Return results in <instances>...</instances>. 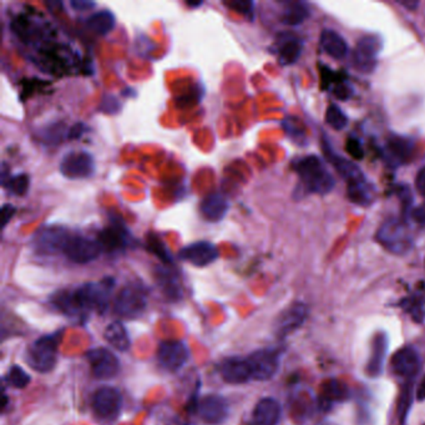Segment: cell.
I'll return each instance as SVG.
<instances>
[{
	"label": "cell",
	"mask_w": 425,
	"mask_h": 425,
	"mask_svg": "<svg viewBox=\"0 0 425 425\" xmlns=\"http://www.w3.org/2000/svg\"><path fill=\"white\" fill-rule=\"evenodd\" d=\"M392 369L399 377L412 379L420 371L419 354L412 347H403L392 358Z\"/></svg>",
	"instance_id": "cell-17"
},
{
	"label": "cell",
	"mask_w": 425,
	"mask_h": 425,
	"mask_svg": "<svg viewBox=\"0 0 425 425\" xmlns=\"http://www.w3.org/2000/svg\"><path fill=\"white\" fill-rule=\"evenodd\" d=\"M40 141L47 145L55 146L61 144L69 135V128L64 122H51L40 130Z\"/></svg>",
	"instance_id": "cell-29"
},
{
	"label": "cell",
	"mask_w": 425,
	"mask_h": 425,
	"mask_svg": "<svg viewBox=\"0 0 425 425\" xmlns=\"http://www.w3.org/2000/svg\"><path fill=\"white\" fill-rule=\"evenodd\" d=\"M382 49V39L376 35L362 38L357 44V48L353 54L354 65L360 72H372L376 67L377 56Z\"/></svg>",
	"instance_id": "cell-14"
},
{
	"label": "cell",
	"mask_w": 425,
	"mask_h": 425,
	"mask_svg": "<svg viewBox=\"0 0 425 425\" xmlns=\"http://www.w3.org/2000/svg\"><path fill=\"white\" fill-rule=\"evenodd\" d=\"M219 249L208 241H197L185 246L178 257L185 262L194 265V267H206L219 258Z\"/></svg>",
	"instance_id": "cell-13"
},
{
	"label": "cell",
	"mask_w": 425,
	"mask_h": 425,
	"mask_svg": "<svg viewBox=\"0 0 425 425\" xmlns=\"http://www.w3.org/2000/svg\"><path fill=\"white\" fill-rule=\"evenodd\" d=\"M334 95L340 100H347L352 95V89L346 84H340L334 88Z\"/></svg>",
	"instance_id": "cell-45"
},
{
	"label": "cell",
	"mask_w": 425,
	"mask_h": 425,
	"mask_svg": "<svg viewBox=\"0 0 425 425\" xmlns=\"http://www.w3.org/2000/svg\"><path fill=\"white\" fill-rule=\"evenodd\" d=\"M294 170L301 177L306 190L315 194H326L334 188V178L326 170L322 161L317 156H306L294 165Z\"/></svg>",
	"instance_id": "cell-2"
},
{
	"label": "cell",
	"mask_w": 425,
	"mask_h": 425,
	"mask_svg": "<svg viewBox=\"0 0 425 425\" xmlns=\"http://www.w3.org/2000/svg\"><path fill=\"white\" fill-rule=\"evenodd\" d=\"M146 242H147L149 251L152 252L153 255L158 256L161 261L165 262V263H170L172 261L171 260L170 252H169V249L166 247V244L155 233H149Z\"/></svg>",
	"instance_id": "cell-35"
},
{
	"label": "cell",
	"mask_w": 425,
	"mask_h": 425,
	"mask_svg": "<svg viewBox=\"0 0 425 425\" xmlns=\"http://www.w3.org/2000/svg\"><path fill=\"white\" fill-rule=\"evenodd\" d=\"M70 233L72 232L62 226H43L34 233L31 246L39 255H55L62 252Z\"/></svg>",
	"instance_id": "cell-4"
},
{
	"label": "cell",
	"mask_w": 425,
	"mask_h": 425,
	"mask_svg": "<svg viewBox=\"0 0 425 425\" xmlns=\"http://www.w3.org/2000/svg\"><path fill=\"white\" fill-rule=\"evenodd\" d=\"M6 381L14 388L22 389L25 388L29 384L31 377L26 374L24 369H22L18 365H12L6 374Z\"/></svg>",
	"instance_id": "cell-37"
},
{
	"label": "cell",
	"mask_w": 425,
	"mask_h": 425,
	"mask_svg": "<svg viewBox=\"0 0 425 425\" xmlns=\"http://www.w3.org/2000/svg\"><path fill=\"white\" fill-rule=\"evenodd\" d=\"M70 6L73 8L74 10L85 12V10L92 9L94 6H97V3L89 1V0H72V1H70Z\"/></svg>",
	"instance_id": "cell-44"
},
{
	"label": "cell",
	"mask_w": 425,
	"mask_h": 425,
	"mask_svg": "<svg viewBox=\"0 0 425 425\" xmlns=\"http://www.w3.org/2000/svg\"><path fill=\"white\" fill-rule=\"evenodd\" d=\"M188 6H191V8H196V6H202V1H197V3H194V1H188Z\"/></svg>",
	"instance_id": "cell-50"
},
{
	"label": "cell",
	"mask_w": 425,
	"mask_h": 425,
	"mask_svg": "<svg viewBox=\"0 0 425 425\" xmlns=\"http://www.w3.org/2000/svg\"><path fill=\"white\" fill-rule=\"evenodd\" d=\"M103 337L111 346L120 352H126L131 346L128 331L124 327L122 322H117V321L111 323L106 327Z\"/></svg>",
	"instance_id": "cell-28"
},
{
	"label": "cell",
	"mask_w": 425,
	"mask_h": 425,
	"mask_svg": "<svg viewBox=\"0 0 425 425\" xmlns=\"http://www.w3.org/2000/svg\"><path fill=\"white\" fill-rule=\"evenodd\" d=\"M308 316V308L303 303H293L281 312L274 322V331L280 337H285L303 326Z\"/></svg>",
	"instance_id": "cell-16"
},
{
	"label": "cell",
	"mask_w": 425,
	"mask_h": 425,
	"mask_svg": "<svg viewBox=\"0 0 425 425\" xmlns=\"http://www.w3.org/2000/svg\"><path fill=\"white\" fill-rule=\"evenodd\" d=\"M156 278L158 285H161V288L169 297L178 298L181 296V287L177 280V276L174 272H171L169 268H158Z\"/></svg>",
	"instance_id": "cell-30"
},
{
	"label": "cell",
	"mask_w": 425,
	"mask_h": 425,
	"mask_svg": "<svg viewBox=\"0 0 425 425\" xmlns=\"http://www.w3.org/2000/svg\"><path fill=\"white\" fill-rule=\"evenodd\" d=\"M219 373L222 379L230 384H244L252 379L247 358L231 357L225 359L219 365Z\"/></svg>",
	"instance_id": "cell-18"
},
{
	"label": "cell",
	"mask_w": 425,
	"mask_h": 425,
	"mask_svg": "<svg viewBox=\"0 0 425 425\" xmlns=\"http://www.w3.org/2000/svg\"><path fill=\"white\" fill-rule=\"evenodd\" d=\"M417 397H418V399L419 401H423L425 399V378L420 383L419 388L417 390Z\"/></svg>",
	"instance_id": "cell-49"
},
{
	"label": "cell",
	"mask_w": 425,
	"mask_h": 425,
	"mask_svg": "<svg viewBox=\"0 0 425 425\" xmlns=\"http://www.w3.org/2000/svg\"><path fill=\"white\" fill-rule=\"evenodd\" d=\"M29 185H31V178L23 172L14 176H9L6 183H3V188L9 190L10 194L23 196L28 192Z\"/></svg>",
	"instance_id": "cell-34"
},
{
	"label": "cell",
	"mask_w": 425,
	"mask_h": 425,
	"mask_svg": "<svg viewBox=\"0 0 425 425\" xmlns=\"http://www.w3.org/2000/svg\"><path fill=\"white\" fill-rule=\"evenodd\" d=\"M347 151L356 160H360L365 156V150L357 139H349L347 141Z\"/></svg>",
	"instance_id": "cell-41"
},
{
	"label": "cell",
	"mask_w": 425,
	"mask_h": 425,
	"mask_svg": "<svg viewBox=\"0 0 425 425\" xmlns=\"http://www.w3.org/2000/svg\"><path fill=\"white\" fill-rule=\"evenodd\" d=\"M329 158L335 170L338 171L340 176L346 178L347 183L356 181V180L365 177V175L359 170L358 166L353 164L352 161H348L346 158H340L338 155H333V153Z\"/></svg>",
	"instance_id": "cell-32"
},
{
	"label": "cell",
	"mask_w": 425,
	"mask_h": 425,
	"mask_svg": "<svg viewBox=\"0 0 425 425\" xmlns=\"http://www.w3.org/2000/svg\"><path fill=\"white\" fill-rule=\"evenodd\" d=\"M310 17V9L303 3H290L283 10L282 22L285 25L296 26L302 24L306 19Z\"/></svg>",
	"instance_id": "cell-31"
},
{
	"label": "cell",
	"mask_w": 425,
	"mask_h": 425,
	"mask_svg": "<svg viewBox=\"0 0 425 425\" xmlns=\"http://www.w3.org/2000/svg\"><path fill=\"white\" fill-rule=\"evenodd\" d=\"M321 47L331 58L340 60L348 53V44L337 31L324 29L321 33Z\"/></svg>",
	"instance_id": "cell-23"
},
{
	"label": "cell",
	"mask_w": 425,
	"mask_h": 425,
	"mask_svg": "<svg viewBox=\"0 0 425 425\" xmlns=\"http://www.w3.org/2000/svg\"><path fill=\"white\" fill-rule=\"evenodd\" d=\"M322 395L328 401H347L349 398V389L340 381L331 379L323 383Z\"/></svg>",
	"instance_id": "cell-33"
},
{
	"label": "cell",
	"mask_w": 425,
	"mask_h": 425,
	"mask_svg": "<svg viewBox=\"0 0 425 425\" xmlns=\"http://www.w3.org/2000/svg\"><path fill=\"white\" fill-rule=\"evenodd\" d=\"M199 417L206 424L217 425L225 422L228 415V404L224 397L210 394L196 404Z\"/></svg>",
	"instance_id": "cell-15"
},
{
	"label": "cell",
	"mask_w": 425,
	"mask_h": 425,
	"mask_svg": "<svg viewBox=\"0 0 425 425\" xmlns=\"http://www.w3.org/2000/svg\"><path fill=\"white\" fill-rule=\"evenodd\" d=\"M224 4L232 10L242 14L243 17L249 20H253L255 18V3L251 0H230L224 1Z\"/></svg>",
	"instance_id": "cell-38"
},
{
	"label": "cell",
	"mask_w": 425,
	"mask_h": 425,
	"mask_svg": "<svg viewBox=\"0 0 425 425\" xmlns=\"http://www.w3.org/2000/svg\"><path fill=\"white\" fill-rule=\"evenodd\" d=\"M115 23V15L108 9L92 12V15L86 19L88 28H90V31L97 33L99 35L109 34L110 31L114 29Z\"/></svg>",
	"instance_id": "cell-27"
},
{
	"label": "cell",
	"mask_w": 425,
	"mask_h": 425,
	"mask_svg": "<svg viewBox=\"0 0 425 425\" xmlns=\"http://www.w3.org/2000/svg\"><path fill=\"white\" fill-rule=\"evenodd\" d=\"M326 122L334 130H343L348 124V117L337 105H329L326 111Z\"/></svg>",
	"instance_id": "cell-36"
},
{
	"label": "cell",
	"mask_w": 425,
	"mask_h": 425,
	"mask_svg": "<svg viewBox=\"0 0 425 425\" xmlns=\"http://www.w3.org/2000/svg\"><path fill=\"white\" fill-rule=\"evenodd\" d=\"M377 240L383 247L395 255H404L412 249V236L407 226L401 221H389L379 228Z\"/></svg>",
	"instance_id": "cell-5"
},
{
	"label": "cell",
	"mask_w": 425,
	"mask_h": 425,
	"mask_svg": "<svg viewBox=\"0 0 425 425\" xmlns=\"http://www.w3.org/2000/svg\"><path fill=\"white\" fill-rule=\"evenodd\" d=\"M122 222L115 221L109 227H105L103 231L99 233L97 242L101 249L105 251H117L128 246V231L122 227Z\"/></svg>",
	"instance_id": "cell-20"
},
{
	"label": "cell",
	"mask_w": 425,
	"mask_h": 425,
	"mask_svg": "<svg viewBox=\"0 0 425 425\" xmlns=\"http://www.w3.org/2000/svg\"><path fill=\"white\" fill-rule=\"evenodd\" d=\"M413 149L412 141L395 136L392 140H389L388 145L385 147V158L387 161H390L397 166L410 158Z\"/></svg>",
	"instance_id": "cell-26"
},
{
	"label": "cell",
	"mask_w": 425,
	"mask_h": 425,
	"mask_svg": "<svg viewBox=\"0 0 425 425\" xmlns=\"http://www.w3.org/2000/svg\"><path fill=\"white\" fill-rule=\"evenodd\" d=\"M146 302V292L141 285H125L116 296L114 310L119 316L136 318L145 310Z\"/></svg>",
	"instance_id": "cell-8"
},
{
	"label": "cell",
	"mask_w": 425,
	"mask_h": 425,
	"mask_svg": "<svg viewBox=\"0 0 425 425\" xmlns=\"http://www.w3.org/2000/svg\"><path fill=\"white\" fill-rule=\"evenodd\" d=\"M60 174L70 180H83L92 177L95 172V161L92 153L83 150L67 152L59 165Z\"/></svg>",
	"instance_id": "cell-9"
},
{
	"label": "cell",
	"mask_w": 425,
	"mask_h": 425,
	"mask_svg": "<svg viewBox=\"0 0 425 425\" xmlns=\"http://www.w3.org/2000/svg\"><path fill=\"white\" fill-rule=\"evenodd\" d=\"M88 131H89V128H88L86 124H84V122H76V124H74L72 128H69L67 139L69 140H76V139L83 138Z\"/></svg>",
	"instance_id": "cell-42"
},
{
	"label": "cell",
	"mask_w": 425,
	"mask_h": 425,
	"mask_svg": "<svg viewBox=\"0 0 425 425\" xmlns=\"http://www.w3.org/2000/svg\"><path fill=\"white\" fill-rule=\"evenodd\" d=\"M388 349V340L385 334H378L372 346L371 358L368 360L367 372L371 377H378L383 371L384 359Z\"/></svg>",
	"instance_id": "cell-24"
},
{
	"label": "cell",
	"mask_w": 425,
	"mask_h": 425,
	"mask_svg": "<svg viewBox=\"0 0 425 425\" xmlns=\"http://www.w3.org/2000/svg\"><path fill=\"white\" fill-rule=\"evenodd\" d=\"M120 103L117 101L114 95H108L103 99V103H101V111L103 112H108V114H116L119 110H120Z\"/></svg>",
	"instance_id": "cell-40"
},
{
	"label": "cell",
	"mask_w": 425,
	"mask_h": 425,
	"mask_svg": "<svg viewBox=\"0 0 425 425\" xmlns=\"http://www.w3.org/2000/svg\"><path fill=\"white\" fill-rule=\"evenodd\" d=\"M282 415L280 403L274 398H262L256 404L255 410L252 414V419L255 425H277Z\"/></svg>",
	"instance_id": "cell-21"
},
{
	"label": "cell",
	"mask_w": 425,
	"mask_h": 425,
	"mask_svg": "<svg viewBox=\"0 0 425 425\" xmlns=\"http://www.w3.org/2000/svg\"><path fill=\"white\" fill-rule=\"evenodd\" d=\"M122 404L120 392L112 387H100L92 394V412L101 422H114L120 414Z\"/></svg>",
	"instance_id": "cell-7"
},
{
	"label": "cell",
	"mask_w": 425,
	"mask_h": 425,
	"mask_svg": "<svg viewBox=\"0 0 425 425\" xmlns=\"http://www.w3.org/2000/svg\"><path fill=\"white\" fill-rule=\"evenodd\" d=\"M86 359L90 365L92 374L97 379L106 381L116 377L120 369V363L115 354L106 348H94L86 352Z\"/></svg>",
	"instance_id": "cell-11"
},
{
	"label": "cell",
	"mask_w": 425,
	"mask_h": 425,
	"mask_svg": "<svg viewBox=\"0 0 425 425\" xmlns=\"http://www.w3.org/2000/svg\"><path fill=\"white\" fill-rule=\"evenodd\" d=\"M303 44L297 37L292 34H285L277 44L278 59L282 65H292L298 60L302 53Z\"/></svg>",
	"instance_id": "cell-22"
},
{
	"label": "cell",
	"mask_w": 425,
	"mask_h": 425,
	"mask_svg": "<svg viewBox=\"0 0 425 425\" xmlns=\"http://www.w3.org/2000/svg\"><path fill=\"white\" fill-rule=\"evenodd\" d=\"M398 4L406 6L409 10H415L417 6H419V3L414 1V0H403V1H398Z\"/></svg>",
	"instance_id": "cell-48"
},
{
	"label": "cell",
	"mask_w": 425,
	"mask_h": 425,
	"mask_svg": "<svg viewBox=\"0 0 425 425\" xmlns=\"http://www.w3.org/2000/svg\"><path fill=\"white\" fill-rule=\"evenodd\" d=\"M58 335H44L39 338L28 349V363L39 373L53 371L58 358Z\"/></svg>",
	"instance_id": "cell-3"
},
{
	"label": "cell",
	"mask_w": 425,
	"mask_h": 425,
	"mask_svg": "<svg viewBox=\"0 0 425 425\" xmlns=\"http://www.w3.org/2000/svg\"><path fill=\"white\" fill-rule=\"evenodd\" d=\"M101 247L95 240L80 235V233H70V236L64 244L62 252L69 261L85 265L89 262L95 261L101 253Z\"/></svg>",
	"instance_id": "cell-6"
},
{
	"label": "cell",
	"mask_w": 425,
	"mask_h": 425,
	"mask_svg": "<svg viewBox=\"0 0 425 425\" xmlns=\"http://www.w3.org/2000/svg\"><path fill=\"white\" fill-rule=\"evenodd\" d=\"M415 189L419 192L420 196L425 197V167L420 169L419 172L417 174Z\"/></svg>",
	"instance_id": "cell-46"
},
{
	"label": "cell",
	"mask_w": 425,
	"mask_h": 425,
	"mask_svg": "<svg viewBox=\"0 0 425 425\" xmlns=\"http://www.w3.org/2000/svg\"><path fill=\"white\" fill-rule=\"evenodd\" d=\"M413 217L420 225H425V202L414 210Z\"/></svg>",
	"instance_id": "cell-47"
},
{
	"label": "cell",
	"mask_w": 425,
	"mask_h": 425,
	"mask_svg": "<svg viewBox=\"0 0 425 425\" xmlns=\"http://www.w3.org/2000/svg\"><path fill=\"white\" fill-rule=\"evenodd\" d=\"M347 194L353 203L359 206H369L374 201V188L363 177L348 183Z\"/></svg>",
	"instance_id": "cell-25"
},
{
	"label": "cell",
	"mask_w": 425,
	"mask_h": 425,
	"mask_svg": "<svg viewBox=\"0 0 425 425\" xmlns=\"http://www.w3.org/2000/svg\"><path fill=\"white\" fill-rule=\"evenodd\" d=\"M15 212H17V208L10 203H6L1 206V225H0L1 230L6 228V226L10 222Z\"/></svg>",
	"instance_id": "cell-43"
},
{
	"label": "cell",
	"mask_w": 425,
	"mask_h": 425,
	"mask_svg": "<svg viewBox=\"0 0 425 425\" xmlns=\"http://www.w3.org/2000/svg\"><path fill=\"white\" fill-rule=\"evenodd\" d=\"M283 128H285L287 134L291 136L292 139L294 140H303L304 139V130L302 126L298 125L297 120L294 119H285L283 122Z\"/></svg>",
	"instance_id": "cell-39"
},
{
	"label": "cell",
	"mask_w": 425,
	"mask_h": 425,
	"mask_svg": "<svg viewBox=\"0 0 425 425\" xmlns=\"http://www.w3.org/2000/svg\"><path fill=\"white\" fill-rule=\"evenodd\" d=\"M189 356V349L181 340H165L158 346V363L166 371H180L186 365Z\"/></svg>",
	"instance_id": "cell-12"
},
{
	"label": "cell",
	"mask_w": 425,
	"mask_h": 425,
	"mask_svg": "<svg viewBox=\"0 0 425 425\" xmlns=\"http://www.w3.org/2000/svg\"><path fill=\"white\" fill-rule=\"evenodd\" d=\"M230 210V202L219 192L207 194L200 205V212L203 219L210 222H219Z\"/></svg>",
	"instance_id": "cell-19"
},
{
	"label": "cell",
	"mask_w": 425,
	"mask_h": 425,
	"mask_svg": "<svg viewBox=\"0 0 425 425\" xmlns=\"http://www.w3.org/2000/svg\"><path fill=\"white\" fill-rule=\"evenodd\" d=\"M114 278L106 277L100 282H88L74 290V303L79 313L86 310H95L103 313L109 304L110 293L114 287Z\"/></svg>",
	"instance_id": "cell-1"
},
{
	"label": "cell",
	"mask_w": 425,
	"mask_h": 425,
	"mask_svg": "<svg viewBox=\"0 0 425 425\" xmlns=\"http://www.w3.org/2000/svg\"><path fill=\"white\" fill-rule=\"evenodd\" d=\"M249 368L252 379L265 382L269 381L276 376L280 368V353L276 349L265 348L251 353L249 358Z\"/></svg>",
	"instance_id": "cell-10"
}]
</instances>
